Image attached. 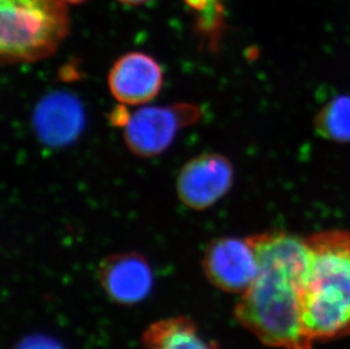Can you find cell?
I'll use <instances>...</instances> for the list:
<instances>
[{
    "label": "cell",
    "instance_id": "1",
    "mask_svg": "<svg viewBox=\"0 0 350 349\" xmlns=\"http://www.w3.org/2000/svg\"><path fill=\"white\" fill-rule=\"evenodd\" d=\"M258 274L234 307V318L265 346L313 349L301 320V293L308 266L305 238L287 231L248 236Z\"/></svg>",
    "mask_w": 350,
    "mask_h": 349
},
{
    "label": "cell",
    "instance_id": "2",
    "mask_svg": "<svg viewBox=\"0 0 350 349\" xmlns=\"http://www.w3.org/2000/svg\"><path fill=\"white\" fill-rule=\"evenodd\" d=\"M308 266L301 293V320L312 343L350 336V233L319 231L305 238Z\"/></svg>",
    "mask_w": 350,
    "mask_h": 349
},
{
    "label": "cell",
    "instance_id": "3",
    "mask_svg": "<svg viewBox=\"0 0 350 349\" xmlns=\"http://www.w3.org/2000/svg\"><path fill=\"white\" fill-rule=\"evenodd\" d=\"M3 63H33L53 55L70 30L62 0H0Z\"/></svg>",
    "mask_w": 350,
    "mask_h": 349
},
{
    "label": "cell",
    "instance_id": "4",
    "mask_svg": "<svg viewBox=\"0 0 350 349\" xmlns=\"http://www.w3.org/2000/svg\"><path fill=\"white\" fill-rule=\"evenodd\" d=\"M201 115L198 105L187 103L141 108L129 116L124 140L133 155L152 158L165 152L179 131L198 122Z\"/></svg>",
    "mask_w": 350,
    "mask_h": 349
},
{
    "label": "cell",
    "instance_id": "5",
    "mask_svg": "<svg viewBox=\"0 0 350 349\" xmlns=\"http://www.w3.org/2000/svg\"><path fill=\"white\" fill-rule=\"evenodd\" d=\"M234 183V167L218 153H203L186 162L179 172L176 190L183 205L206 210L225 196Z\"/></svg>",
    "mask_w": 350,
    "mask_h": 349
},
{
    "label": "cell",
    "instance_id": "6",
    "mask_svg": "<svg viewBox=\"0 0 350 349\" xmlns=\"http://www.w3.org/2000/svg\"><path fill=\"white\" fill-rule=\"evenodd\" d=\"M203 269L218 289L241 295L258 276V260L247 237L215 238L205 250Z\"/></svg>",
    "mask_w": 350,
    "mask_h": 349
},
{
    "label": "cell",
    "instance_id": "7",
    "mask_svg": "<svg viewBox=\"0 0 350 349\" xmlns=\"http://www.w3.org/2000/svg\"><path fill=\"white\" fill-rule=\"evenodd\" d=\"M163 84L160 64L148 53H129L115 62L108 86L113 98L126 105L149 103L158 96Z\"/></svg>",
    "mask_w": 350,
    "mask_h": 349
},
{
    "label": "cell",
    "instance_id": "8",
    "mask_svg": "<svg viewBox=\"0 0 350 349\" xmlns=\"http://www.w3.org/2000/svg\"><path fill=\"white\" fill-rule=\"evenodd\" d=\"M34 132L42 144L60 148L70 144L84 129L82 103L68 92H53L40 100L34 109Z\"/></svg>",
    "mask_w": 350,
    "mask_h": 349
},
{
    "label": "cell",
    "instance_id": "9",
    "mask_svg": "<svg viewBox=\"0 0 350 349\" xmlns=\"http://www.w3.org/2000/svg\"><path fill=\"white\" fill-rule=\"evenodd\" d=\"M99 279L107 295L122 305L146 300L153 286V274L148 261L137 253L108 257L99 267Z\"/></svg>",
    "mask_w": 350,
    "mask_h": 349
},
{
    "label": "cell",
    "instance_id": "10",
    "mask_svg": "<svg viewBox=\"0 0 350 349\" xmlns=\"http://www.w3.org/2000/svg\"><path fill=\"white\" fill-rule=\"evenodd\" d=\"M146 349H219L205 339L192 320L174 316L153 322L143 335Z\"/></svg>",
    "mask_w": 350,
    "mask_h": 349
},
{
    "label": "cell",
    "instance_id": "11",
    "mask_svg": "<svg viewBox=\"0 0 350 349\" xmlns=\"http://www.w3.org/2000/svg\"><path fill=\"white\" fill-rule=\"evenodd\" d=\"M317 135L327 141L350 143V96H339L321 109L314 122Z\"/></svg>",
    "mask_w": 350,
    "mask_h": 349
},
{
    "label": "cell",
    "instance_id": "12",
    "mask_svg": "<svg viewBox=\"0 0 350 349\" xmlns=\"http://www.w3.org/2000/svg\"><path fill=\"white\" fill-rule=\"evenodd\" d=\"M189 6L202 14H217L222 12L220 0H186Z\"/></svg>",
    "mask_w": 350,
    "mask_h": 349
},
{
    "label": "cell",
    "instance_id": "13",
    "mask_svg": "<svg viewBox=\"0 0 350 349\" xmlns=\"http://www.w3.org/2000/svg\"><path fill=\"white\" fill-rule=\"evenodd\" d=\"M16 349H63L53 340L42 337H34L21 344Z\"/></svg>",
    "mask_w": 350,
    "mask_h": 349
},
{
    "label": "cell",
    "instance_id": "14",
    "mask_svg": "<svg viewBox=\"0 0 350 349\" xmlns=\"http://www.w3.org/2000/svg\"><path fill=\"white\" fill-rule=\"evenodd\" d=\"M120 3H126V5H141V3H146L149 0H118Z\"/></svg>",
    "mask_w": 350,
    "mask_h": 349
},
{
    "label": "cell",
    "instance_id": "15",
    "mask_svg": "<svg viewBox=\"0 0 350 349\" xmlns=\"http://www.w3.org/2000/svg\"><path fill=\"white\" fill-rule=\"evenodd\" d=\"M62 1L65 3H81L85 0H62Z\"/></svg>",
    "mask_w": 350,
    "mask_h": 349
}]
</instances>
